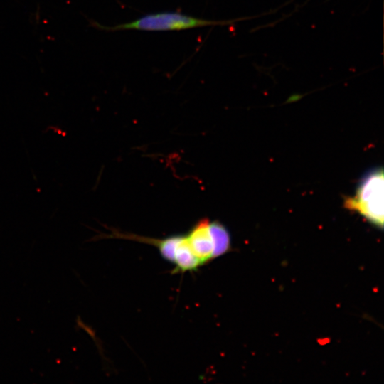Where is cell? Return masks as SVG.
I'll return each instance as SVG.
<instances>
[{
	"label": "cell",
	"mask_w": 384,
	"mask_h": 384,
	"mask_svg": "<svg viewBox=\"0 0 384 384\" xmlns=\"http://www.w3.org/2000/svg\"><path fill=\"white\" fill-rule=\"evenodd\" d=\"M232 21L201 18L176 12L149 14L140 18L107 28L109 31L139 30L145 31H172L208 26H224Z\"/></svg>",
	"instance_id": "cell-1"
},
{
	"label": "cell",
	"mask_w": 384,
	"mask_h": 384,
	"mask_svg": "<svg viewBox=\"0 0 384 384\" xmlns=\"http://www.w3.org/2000/svg\"><path fill=\"white\" fill-rule=\"evenodd\" d=\"M175 272H185L196 270L202 265L193 254L186 235H181L175 252Z\"/></svg>",
	"instance_id": "cell-4"
},
{
	"label": "cell",
	"mask_w": 384,
	"mask_h": 384,
	"mask_svg": "<svg viewBox=\"0 0 384 384\" xmlns=\"http://www.w3.org/2000/svg\"><path fill=\"white\" fill-rule=\"evenodd\" d=\"M191 250L201 265L214 259V242L208 218L198 220L186 234Z\"/></svg>",
	"instance_id": "cell-3"
},
{
	"label": "cell",
	"mask_w": 384,
	"mask_h": 384,
	"mask_svg": "<svg viewBox=\"0 0 384 384\" xmlns=\"http://www.w3.org/2000/svg\"><path fill=\"white\" fill-rule=\"evenodd\" d=\"M345 207L353 210L382 228L383 225V171L375 169L365 176L356 195L345 201Z\"/></svg>",
	"instance_id": "cell-2"
},
{
	"label": "cell",
	"mask_w": 384,
	"mask_h": 384,
	"mask_svg": "<svg viewBox=\"0 0 384 384\" xmlns=\"http://www.w3.org/2000/svg\"><path fill=\"white\" fill-rule=\"evenodd\" d=\"M214 242V258L225 253L230 249V235L225 227L218 222H210Z\"/></svg>",
	"instance_id": "cell-5"
}]
</instances>
